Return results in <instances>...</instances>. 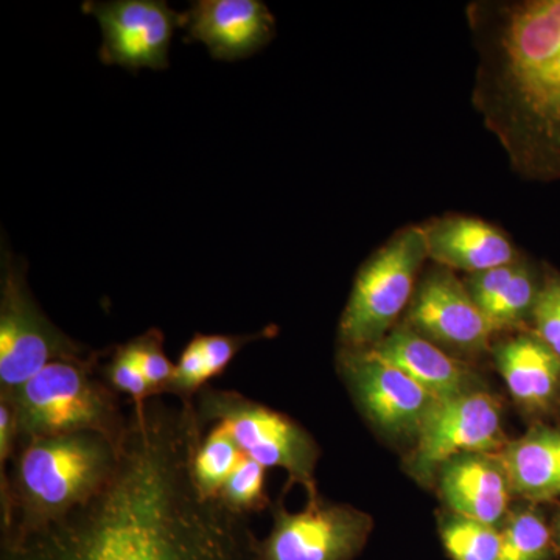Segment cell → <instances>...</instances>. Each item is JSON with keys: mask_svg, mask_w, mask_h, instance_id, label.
Instances as JSON below:
<instances>
[{"mask_svg": "<svg viewBox=\"0 0 560 560\" xmlns=\"http://www.w3.org/2000/svg\"><path fill=\"white\" fill-rule=\"evenodd\" d=\"M194 405H131L113 474L65 517L3 537L0 560H260L245 515L201 492Z\"/></svg>", "mask_w": 560, "mask_h": 560, "instance_id": "cell-1", "label": "cell"}, {"mask_svg": "<svg viewBox=\"0 0 560 560\" xmlns=\"http://www.w3.org/2000/svg\"><path fill=\"white\" fill-rule=\"evenodd\" d=\"M467 24L482 124L518 176L560 183V0L474 2Z\"/></svg>", "mask_w": 560, "mask_h": 560, "instance_id": "cell-2", "label": "cell"}, {"mask_svg": "<svg viewBox=\"0 0 560 560\" xmlns=\"http://www.w3.org/2000/svg\"><path fill=\"white\" fill-rule=\"evenodd\" d=\"M119 444L97 433L18 442L0 481L3 537L21 536L65 517L105 485Z\"/></svg>", "mask_w": 560, "mask_h": 560, "instance_id": "cell-3", "label": "cell"}, {"mask_svg": "<svg viewBox=\"0 0 560 560\" xmlns=\"http://www.w3.org/2000/svg\"><path fill=\"white\" fill-rule=\"evenodd\" d=\"M103 352L47 364L5 399L16 419L18 442L97 433L119 444L127 427L119 394L101 374Z\"/></svg>", "mask_w": 560, "mask_h": 560, "instance_id": "cell-4", "label": "cell"}, {"mask_svg": "<svg viewBox=\"0 0 560 560\" xmlns=\"http://www.w3.org/2000/svg\"><path fill=\"white\" fill-rule=\"evenodd\" d=\"M201 429L220 423L243 455L265 469H283L291 485L304 486L308 501L318 500L315 470L319 447L296 420L248 399L237 390L206 386L195 399Z\"/></svg>", "mask_w": 560, "mask_h": 560, "instance_id": "cell-5", "label": "cell"}, {"mask_svg": "<svg viewBox=\"0 0 560 560\" xmlns=\"http://www.w3.org/2000/svg\"><path fill=\"white\" fill-rule=\"evenodd\" d=\"M425 259L429 250L422 226H407L361 265L338 326L341 348H374L393 330L410 305Z\"/></svg>", "mask_w": 560, "mask_h": 560, "instance_id": "cell-6", "label": "cell"}, {"mask_svg": "<svg viewBox=\"0 0 560 560\" xmlns=\"http://www.w3.org/2000/svg\"><path fill=\"white\" fill-rule=\"evenodd\" d=\"M90 348L58 329L33 298L24 267L3 250L0 282V397L10 396L47 364L81 359Z\"/></svg>", "mask_w": 560, "mask_h": 560, "instance_id": "cell-7", "label": "cell"}, {"mask_svg": "<svg viewBox=\"0 0 560 560\" xmlns=\"http://www.w3.org/2000/svg\"><path fill=\"white\" fill-rule=\"evenodd\" d=\"M504 447L500 401L485 390H469L438 400L416 438L408 467L419 481H429L456 456Z\"/></svg>", "mask_w": 560, "mask_h": 560, "instance_id": "cell-8", "label": "cell"}, {"mask_svg": "<svg viewBox=\"0 0 560 560\" xmlns=\"http://www.w3.org/2000/svg\"><path fill=\"white\" fill-rule=\"evenodd\" d=\"M267 539L259 540L260 560H350L359 555L372 518L348 504L308 501L300 512L275 508Z\"/></svg>", "mask_w": 560, "mask_h": 560, "instance_id": "cell-9", "label": "cell"}, {"mask_svg": "<svg viewBox=\"0 0 560 560\" xmlns=\"http://www.w3.org/2000/svg\"><path fill=\"white\" fill-rule=\"evenodd\" d=\"M338 364L353 399L375 429L390 438H418L436 397L370 349L341 348Z\"/></svg>", "mask_w": 560, "mask_h": 560, "instance_id": "cell-10", "label": "cell"}, {"mask_svg": "<svg viewBox=\"0 0 560 560\" xmlns=\"http://www.w3.org/2000/svg\"><path fill=\"white\" fill-rule=\"evenodd\" d=\"M81 10L101 24L102 62L130 70L167 69L173 35L186 27V16L164 0H90Z\"/></svg>", "mask_w": 560, "mask_h": 560, "instance_id": "cell-11", "label": "cell"}, {"mask_svg": "<svg viewBox=\"0 0 560 560\" xmlns=\"http://www.w3.org/2000/svg\"><path fill=\"white\" fill-rule=\"evenodd\" d=\"M405 326L441 349L458 353L485 352L493 334L466 283L444 267L420 280Z\"/></svg>", "mask_w": 560, "mask_h": 560, "instance_id": "cell-12", "label": "cell"}, {"mask_svg": "<svg viewBox=\"0 0 560 560\" xmlns=\"http://www.w3.org/2000/svg\"><path fill=\"white\" fill-rule=\"evenodd\" d=\"M184 16L186 40L205 44L215 60L248 58L276 35L275 16L260 0H198Z\"/></svg>", "mask_w": 560, "mask_h": 560, "instance_id": "cell-13", "label": "cell"}, {"mask_svg": "<svg viewBox=\"0 0 560 560\" xmlns=\"http://www.w3.org/2000/svg\"><path fill=\"white\" fill-rule=\"evenodd\" d=\"M436 480L453 514L490 526H499L506 517L512 489L500 455L456 456L441 467Z\"/></svg>", "mask_w": 560, "mask_h": 560, "instance_id": "cell-14", "label": "cell"}, {"mask_svg": "<svg viewBox=\"0 0 560 560\" xmlns=\"http://www.w3.org/2000/svg\"><path fill=\"white\" fill-rule=\"evenodd\" d=\"M429 259L438 267L475 275L521 259L499 228L475 217H442L422 224Z\"/></svg>", "mask_w": 560, "mask_h": 560, "instance_id": "cell-15", "label": "cell"}, {"mask_svg": "<svg viewBox=\"0 0 560 560\" xmlns=\"http://www.w3.org/2000/svg\"><path fill=\"white\" fill-rule=\"evenodd\" d=\"M370 350L405 372L438 400L478 389L477 377L466 363L453 359L440 346L420 337L405 324L390 330Z\"/></svg>", "mask_w": 560, "mask_h": 560, "instance_id": "cell-16", "label": "cell"}, {"mask_svg": "<svg viewBox=\"0 0 560 560\" xmlns=\"http://www.w3.org/2000/svg\"><path fill=\"white\" fill-rule=\"evenodd\" d=\"M495 363L511 396L529 412L550 410L560 397V359L534 334L495 349Z\"/></svg>", "mask_w": 560, "mask_h": 560, "instance_id": "cell-17", "label": "cell"}, {"mask_svg": "<svg viewBox=\"0 0 560 560\" xmlns=\"http://www.w3.org/2000/svg\"><path fill=\"white\" fill-rule=\"evenodd\" d=\"M512 495L539 503L560 497V429L534 425L500 452Z\"/></svg>", "mask_w": 560, "mask_h": 560, "instance_id": "cell-18", "label": "cell"}, {"mask_svg": "<svg viewBox=\"0 0 560 560\" xmlns=\"http://www.w3.org/2000/svg\"><path fill=\"white\" fill-rule=\"evenodd\" d=\"M271 334L267 327L257 334L195 335L180 352L167 394L178 397L180 404L194 405L198 394L230 368L243 348Z\"/></svg>", "mask_w": 560, "mask_h": 560, "instance_id": "cell-19", "label": "cell"}, {"mask_svg": "<svg viewBox=\"0 0 560 560\" xmlns=\"http://www.w3.org/2000/svg\"><path fill=\"white\" fill-rule=\"evenodd\" d=\"M243 456L245 455L223 425H210L208 433H202L198 441L191 458V471L201 492L209 499L219 500L221 488Z\"/></svg>", "mask_w": 560, "mask_h": 560, "instance_id": "cell-20", "label": "cell"}, {"mask_svg": "<svg viewBox=\"0 0 560 560\" xmlns=\"http://www.w3.org/2000/svg\"><path fill=\"white\" fill-rule=\"evenodd\" d=\"M541 278L526 259H518L514 275L506 289L485 313L490 329L495 331L515 329L533 318L534 305L539 296Z\"/></svg>", "mask_w": 560, "mask_h": 560, "instance_id": "cell-21", "label": "cell"}, {"mask_svg": "<svg viewBox=\"0 0 560 560\" xmlns=\"http://www.w3.org/2000/svg\"><path fill=\"white\" fill-rule=\"evenodd\" d=\"M501 533L499 560H548L552 534L544 515L534 508L511 512Z\"/></svg>", "mask_w": 560, "mask_h": 560, "instance_id": "cell-22", "label": "cell"}, {"mask_svg": "<svg viewBox=\"0 0 560 560\" xmlns=\"http://www.w3.org/2000/svg\"><path fill=\"white\" fill-rule=\"evenodd\" d=\"M442 544L453 560H499V526L470 521L453 514L442 523Z\"/></svg>", "mask_w": 560, "mask_h": 560, "instance_id": "cell-23", "label": "cell"}, {"mask_svg": "<svg viewBox=\"0 0 560 560\" xmlns=\"http://www.w3.org/2000/svg\"><path fill=\"white\" fill-rule=\"evenodd\" d=\"M265 474L267 469L257 460L243 456L231 477L224 482L219 493V500L228 510L248 517L268 506L267 490H265Z\"/></svg>", "mask_w": 560, "mask_h": 560, "instance_id": "cell-24", "label": "cell"}, {"mask_svg": "<svg viewBox=\"0 0 560 560\" xmlns=\"http://www.w3.org/2000/svg\"><path fill=\"white\" fill-rule=\"evenodd\" d=\"M101 375L114 393L130 397L131 405L145 404L154 397L128 345L116 346L109 352L106 363H101Z\"/></svg>", "mask_w": 560, "mask_h": 560, "instance_id": "cell-25", "label": "cell"}, {"mask_svg": "<svg viewBox=\"0 0 560 560\" xmlns=\"http://www.w3.org/2000/svg\"><path fill=\"white\" fill-rule=\"evenodd\" d=\"M138 361L143 377L149 383L154 397L167 394L175 375V364L168 360L164 350V335L160 329H150L127 342Z\"/></svg>", "mask_w": 560, "mask_h": 560, "instance_id": "cell-26", "label": "cell"}, {"mask_svg": "<svg viewBox=\"0 0 560 560\" xmlns=\"http://www.w3.org/2000/svg\"><path fill=\"white\" fill-rule=\"evenodd\" d=\"M534 335L560 359V272L545 268L533 312Z\"/></svg>", "mask_w": 560, "mask_h": 560, "instance_id": "cell-27", "label": "cell"}, {"mask_svg": "<svg viewBox=\"0 0 560 560\" xmlns=\"http://www.w3.org/2000/svg\"><path fill=\"white\" fill-rule=\"evenodd\" d=\"M517 261L492 268V270L475 272L464 282L467 290H469L471 300L475 301L482 313L488 312L493 302L499 300L500 294L506 289L508 282H510L515 267H517Z\"/></svg>", "mask_w": 560, "mask_h": 560, "instance_id": "cell-28", "label": "cell"}, {"mask_svg": "<svg viewBox=\"0 0 560 560\" xmlns=\"http://www.w3.org/2000/svg\"><path fill=\"white\" fill-rule=\"evenodd\" d=\"M556 539H558V544L560 547V515L558 517V522H556Z\"/></svg>", "mask_w": 560, "mask_h": 560, "instance_id": "cell-29", "label": "cell"}]
</instances>
